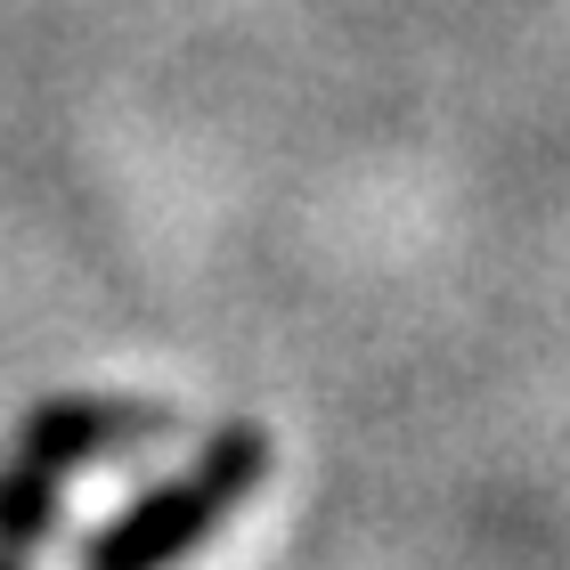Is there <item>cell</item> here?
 Instances as JSON below:
<instances>
[{
	"instance_id": "obj_1",
	"label": "cell",
	"mask_w": 570,
	"mask_h": 570,
	"mask_svg": "<svg viewBox=\"0 0 570 570\" xmlns=\"http://www.w3.org/2000/svg\"><path fill=\"white\" fill-rule=\"evenodd\" d=\"M262 473H269V432L262 424H220L179 481L147 489L139 505H122L115 522L90 538L82 570H179L253 489H262Z\"/></svg>"
},
{
	"instance_id": "obj_2",
	"label": "cell",
	"mask_w": 570,
	"mask_h": 570,
	"mask_svg": "<svg viewBox=\"0 0 570 570\" xmlns=\"http://www.w3.org/2000/svg\"><path fill=\"white\" fill-rule=\"evenodd\" d=\"M58 489L66 473L58 464H41V456H9V473H0V554H33L49 522H58Z\"/></svg>"
},
{
	"instance_id": "obj_3",
	"label": "cell",
	"mask_w": 570,
	"mask_h": 570,
	"mask_svg": "<svg viewBox=\"0 0 570 570\" xmlns=\"http://www.w3.org/2000/svg\"><path fill=\"white\" fill-rule=\"evenodd\" d=\"M0 570H24V554H0Z\"/></svg>"
}]
</instances>
